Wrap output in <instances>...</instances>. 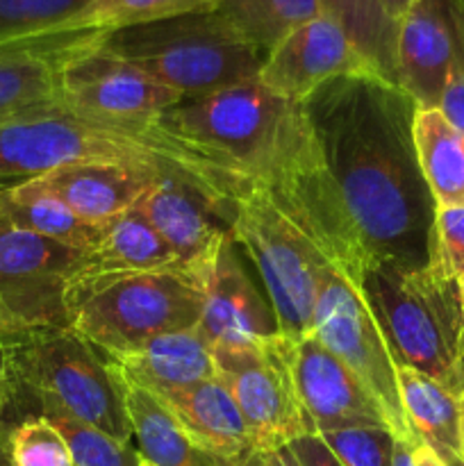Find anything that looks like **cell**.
I'll list each match as a JSON object with an SVG mask.
<instances>
[{"label":"cell","instance_id":"cell-1","mask_svg":"<svg viewBox=\"0 0 464 466\" xmlns=\"http://www.w3.org/2000/svg\"><path fill=\"white\" fill-rule=\"evenodd\" d=\"M303 105L368 259L428 267L437 205L414 148V100L364 73L328 82Z\"/></svg>","mask_w":464,"mask_h":466},{"label":"cell","instance_id":"cell-2","mask_svg":"<svg viewBox=\"0 0 464 466\" xmlns=\"http://www.w3.org/2000/svg\"><path fill=\"white\" fill-rule=\"evenodd\" d=\"M230 235L257 268L277 332L291 339L312 330L328 271L368 262L326 162L250 182L232 205Z\"/></svg>","mask_w":464,"mask_h":466},{"label":"cell","instance_id":"cell-3","mask_svg":"<svg viewBox=\"0 0 464 466\" xmlns=\"http://www.w3.org/2000/svg\"><path fill=\"white\" fill-rule=\"evenodd\" d=\"M76 164H118L176 176L207 196L227 223L237 196L253 182L218 155L173 135L157 118L148 123L103 121L59 105L0 123V185Z\"/></svg>","mask_w":464,"mask_h":466},{"label":"cell","instance_id":"cell-4","mask_svg":"<svg viewBox=\"0 0 464 466\" xmlns=\"http://www.w3.org/2000/svg\"><path fill=\"white\" fill-rule=\"evenodd\" d=\"M157 121L230 162L253 182H271L323 164L305 105L267 89L259 80L185 98Z\"/></svg>","mask_w":464,"mask_h":466},{"label":"cell","instance_id":"cell-5","mask_svg":"<svg viewBox=\"0 0 464 466\" xmlns=\"http://www.w3.org/2000/svg\"><path fill=\"white\" fill-rule=\"evenodd\" d=\"M7 350V396L0 428L27 405L45 403L68 417L132 441L130 419L107 358L71 328L36 332L3 344Z\"/></svg>","mask_w":464,"mask_h":466},{"label":"cell","instance_id":"cell-6","mask_svg":"<svg viewBox=\"0 0 464 466\" xmlns=\"http://www.w3.org/2000/svg\"><path fill=\"white\" fill-rule=\"evenodd\" d=\"M362 287L398 364L462 394L464 309L458 280H446L430 267L368 259Z\"/></svg>","mask_w":464,"mask_h":466},{"label":"cell","instance_id":"cell-7","mask_svg":"<svg viewBox=\"0 0 464 466\" xmlns=\"http://www.w3.org/2000/svg\"><path fill=\"white\" fill-rule=\"evenodd\" d=\"M98 44L182 98L257 80L264 62V55L212 7L107 32Z\"/></svg>","mask_w":464,"mask_h":466},{"label":"cell","instance_id":"cell-8","mask_svg":"<svg viewBox=\"0 0 464 466\" xmlns=\"http://www.w3.org/2000/svg\"><path fill=\"white\" fill-rule=\"evenodd\" d=\"M200 312L203 291L185 273H135L68 289V328L107 360L191 330Z\"/></svg>","mask_w":464,"mask_h":466},{"label":"cell","instance_id":"cell-9","mask_svg":"<svg viewBox=\"0 0 464 466\" xmlns=\"http://www.w3.org/2000/svg\"><path fill=\"white\" fill-rule=\"evenodd\" d=\"M362 268L339 262L328 271L318 289L309 335L317 337L371 391L396 440L419 441L400 403L398 360L364 294Z\"/></svg>","mask_w":464,"mask_h":466},{"label":"cell","instance_id":"cell-10","mask_svg":"<svg viewBox=\"0 0 464 466\" xmlns=\"http://www.w3.org/2000/svg\"><path fill=\"white\" fill-rule=\"evenodd\" d=\"M85 250L0 228V344L68 328V282Z\"/></svg>","mask_w":464,"mask_h":466},{"label":"cell","instance_id":"cell-11","mask_svg":"<svg viewBox=\"0 0 464 466\" xmlns=\"http://www.w3.org/2000/svg\"><path fill=\"white\" fill-rule=\"evenodd\" d=\"M214 371L232 396L253 449H282L314 426L296 391L282 335L241 346H214Z\"/></svg>","mask_w":464,"mask_h":466},{"label":"cell","instance_id":"cell-12","mask_svg":"<svg viewBox=\"0 0 464 466\" xmlns=\"http://www.w3.org/2000/svg\"><path fill=\"white\" fill-rule=\"evenodd\" d=\"M98 41L100 36L64 62L62 105L68 112L103 121L148 123L185 100L130 62L100 48Z\"/></svg>","mask_w":464,"mask_h":466},{"label":"cell","instance_id":"cell-13","mask_svg":"<svg viewBox=\"0 0 464 466\" xmlns=\"http://www.w3.org/2000/svg\"><path fill=\"white\" fill-rule=\"evenodd\" d=\"M282 349L298 399L314 431L389 428V421L371 391L317 337L309 332L296 339L282 335Z\"/></svg>","mask_w":464,"mask_h":466},{"label":"cell","instance_id":"cell-14","mask_svg":"<svg viewBox=\"0 0 464 466\" xmlns=\"http://www.w3.org/2000/svg\"><path fill=\"white\" fill-rule=\"evenodd\" d=\"M364 73H373V68L348 35L330 16L318 14L294 27L264 55L257 80L285 98L305 103L328 82Z\"/></svg>","mask_w":464,"mask_h":466},{"label":"cell","instance_id":"cell-15","mask_svg":"<svg viewBox=\"0 0 464 466\" xmlns=\"http://www.w3.org/2000/svg\"><path fill=\"white\" fill-rule=\"evenodd\" d=\"M458 0H417L398 18L396 80L417 107H439L462 44Z\"/></svg>","mask_w":464,"mask_h":466},{"label":"cell","instance_id":"cell-16","mask_svg":"<svg viewBox=\"0 0 464 466\" xmlns=\"http://www.w3.org/2000/svg\"><path fill=\"white\" fill-rule=\"evenodd\" d=\"M136 209L166 241L182 271L200 287L218 248L230 237V223L217 205L189 182L159 176L141 196Z\"/></svg>","mask_w":464,"mask_h":466},{"label":"cell","instance_id":"cell-17","mask_svg":"<svg viewBox=\"0 0 464 466\" xmlns=\"http://www.w3.org/2000/svg\"><path fill=\"white\" fill-rule=\"evenodd\" d=\"M203 312L198 330L214 346H241L264 341L277 335L271 305L264 300L257 287L246 273L235 250L232 235L218 248L200 280Z\"/></svg>","mask_w":464,"mask_h":466},{"label":"cell","instance_id":"cell-18","mask_svg":"<svg viewBox=\"0 0 464 466\" xmlns=\"http://www.w3.org/2000/svg\"><path fill=\"white\" fill-rule=\"evenodd\" d=\"M100 32H57L0 48V123L62 105V66Z\"/></svg>","mask_w":464,"mask_h":466},{"label":"cell","instance_id":"cell-19","mask_svg":"<svg viewBox=\"0 0 464 466\" xmlns=\"http://www.w3.org/2000/svg\"><path fill=\"white\" fill-rule=\"evenodd\" d=\"M157 177L153 171L118 164H76L30 180L57 196L82 221L96 228H107L118 217L135 209Z\"/></svg>","mask_w":464,"mask_h":466},{"label":"cell","instance_id":"cell-20","mask_svg":"<svg viewBox=\"0 0 464 466\" xmlns=\"http://www.w3.org/2000/svg\"><path fill=\"white\" fill-rule=\"evenodd\" d=\"M187 435L217 458L239 464L253 451V440L244 417L226 387L212 380L155 396Z\"/></svg>","mask_w":464,"mask_h":466},{"label":"cell","instance_id":"cell-21","mask_svg":"<svg viewBox=\"0 0 464 466\" xmlns=\"http://www.w3.org/2000/svg\"><path fill=\"white\" fill-rule=\"evenodd\" d=\"M166 271L185 273L166 241L135 208L105 228L96 248L85 253V259L73 273L68 289L107 278Z\"/></svg>","mask_w":464,"mask_h":466},{"label":"cell","instance_id":"cell-22","mask_svg":"<svg viewBox=\"0 0 464 466\" xmlns=\"http://www.w3.org/2000/svg\"><path fill=\"white\" fill-rule=\"evenodd\" d=\"M109 364L153 396L217 378L214 349L198 328L155 337Z\"/></svg>","mask_w":464,"mask_h":466},{"label":"cell","instance_id":"cell-23","mask_svg":"<svg viewBox=\"0 0 464 466\" xmlns=\"http://www.w3.org/2000/svg\"><path fill=\"white\" fill-rule=\"evenodd\" d=\"M112 371L116 376L123 405H126L127 419H130L132 440L136 441V451L146 462L153 466H239L237 462L217 458L203 446L196 444L187 435L185 428L150 391L127 380L114 367Z\"/></svg>","mask_w":464,"mask_h":466},{"label":"cell","instance_id":"cell-24","mask_svg":"<svg viewBox=\"0 0 464 466\" xmlns=\"http://www.w3.org/2000/svg\"><path fill=\"white\" fill-rule=\"evenodd\" d=\"M0 218L5 226L35 232L85 253L96 248L105 230L82 221L66 203L32 180L0 187Z\"/></svg>","mask_w":464,"mask_h":466},{"label":"cell","instance_id":"cell-25","mask_svg":"<svg viewBox=\"0 0 464 466\" xmlns=\"http://www.w3.org/2000/svg\"><path fill=\"white\" fill-rule=\"evenodd\" d=\"M414 148L437 208H464V132L439 107H417Z\"/></svg>","mask_w":464,"mask_h":466},{"label":"cell","instance_id":"cell-26","mask_svg":"<svg viewBox=\"0 0 464 466\" xmlns=\"http://www.w3.org/2000/svg\"><path fill=\"white\" fill-rule=\"evenodd\" d=\"M396 378L403 412L419 440L439 455H459V396L405 364L396 367Z\"/></svg>","mask_w":464,"mask_h":466},{"label":"cell","instance_id":"cell-27","mask_svg":"<svg viewBox=\"0 0 464 466\" xmlns=\"http://www.w3.org/2000/svg\"><path fill=\"white\" fill-rule=\"evenodd\" d=\"M318 5L321 14L339 23L373 73L398 86L396 80L398 21L385 12L380 0H318Z\"/></svg>","mask_w":464,"mask_h":466},{"label":"cell","instance_id":"cell-28","mask_svg":"<svg viewBox=\"0 0 464 466\" xmlns=\"http://www.w3.org/2000/svg\"><path fill=\"white\" fill-rule=\"evenodd\" d=\"M209 7L262 55L294 27L321 14L318 0H209Z\"/></svg>","mask_w":464,"mask_h":466},{"label":"cell","instance_id":"cell-29","mask_svg":"<svg viewBox=\"0 0 464 466\" xmlns=\"http://www.w3.org/2000/svg\"><path fill=\"white\" fill-rule=\"evenodd\" d=\"M27 414H41L48 419L59 432H62L64 441H66L68 451H71L73 464L76 466H139L141 453L132 441H118L109 437L107 432L98 431V428L82 423L77 419L68 417L62 410L53 408L45 403L27 405L14 421L27 417ZM12 421V423H14ZM7 428V426H5Z\"/></svg>","mask_w":464,"mask_h":466},{"label":"cell","instance_id":"cell-30","mask_svg":"<svg viewBox=\"0 0 464 466\" xmlns=\"http://www.w3.org/2000/svg\"><path fill=\"white\" fill-rule=\"evenodd\" d=\"M203 7H209V0H89V5L68 23L66 32L86 30L107 35Z\"/></svg>","mask_w":464,"mask_h":466},{"label":"cell","instance_id":"cell-31","mask_svg":"<svg viewBox=\"0 0 464 466\" xmlns=\"http://www.w3.org/2000/svg\"><path fill=\"white\" fill-rule=\"evenodd\" d=\"M89 0H0V48L66 32Z\"/></svg>","mask_w":464,"mask_h":466},{"label":"cell","instance_id":"cell-32","mask_svg":"<svg viewBox=\"0 0 464 466\" xmlns=\"http://www.w3.org/2000/svg\"><path fill=\"white\" fill-rule=\"evenodd\" d=\"M3 432L14 466H76L62 432L41 414H27Z\"/></svg>","mask_w":464,"mask_h":466},{"label":"cell","instance_id":"cell-33","mask_svg":"<svg viewBox=\"0 0 464 466\" xmlns=\"http://www.w3.org/2000/svg\"><path fill=\"white\" fill-rule=\"evenodd\" d=\"M344 466H391L396 435L389 428H344L317 432Z\"/></svg>","mask_w":464,"mask_h":466},{"label":"cell","instance_id":"cell-34","mask_svg":"<svg viewBox=\"0 0 464 466\" xmlns=\"http://www.w3.org/2000/svg\"><path fill=\"white\" fill-rule=\"evenodd\" d=\"M428 267L446 280L464 273V208H437Z\"/></svg>","mask_w":464,"mask_h":466},{"label":"cell","instance_id":"cell-35","mask_svg":"<svg viewBox=\"0 0 464 466\" xmlns=\"http://www.w3.org/2000/svg\"><path fill=\"white\" fill-rule=\"evenodd\" d=\"M439 109L455 127H459V130L464 132V21L462 44H459L458 59H455V66L444 86V94H441Z\"/></svg>","mask_w":464,"mask_h":466},{"label":"cell","instance_id":"cell-36","mask_svg":"<svg viewBox=\"0 0 464 466\" xmlns=\"http://www.w3.org/2000/svg\"><path fill=\"white\" fill-rule=\"evenodd\" d=\"M287 449L291 451V455H294L298 466H344L317 432L298 437Z\"/></svg>","mask_w":464,"mask_h":466},{"label":"cell","instance_id":"cell-37","mask_svg":"<svg viewBox=\"0 0 464 466\" xmlns=\"http://www.w3.org/2000/svg\"><path fill=\"white\" fill-rule=\"evenodd\" d=\"M239 466H298L287 446L282 449H253Z\"/></svg>","mask_w":464,"mask_h":466},{"label":"cell","instance_id":"cell-38","mask_svg":"<svg viewBox=\"0 0 464 466\" xmlns=\"http://www.w3.org/2000/svg\"><path fill=\"white\" fill-rule=\"evenodd\" d=\"M412 466H449L439 453L426 441H417L412 446Z\"/></svg>","mask_w":464,"mask_h":466},{"label":"cell","instance_id":"cell-39","mask_svg":"<svg viewBox=\"0 0 464 466\" xmlns=\"http://www.w3.org/2000/svg\"><path fill=\"white\" fill-rule=\"evenodd\" d=\"M421 441V440H419ZM417 441H403L396 440V449H394V464L391 466H412V446Z\"/></svg>","mask_w":464,"mask_h":466},{"label":"cell","instance_id":"cell-40","mask_svg":"<svg viewBox=\"0 0 464 466\" xmlns=\"http://www.w3.org/2000/svg\"><path fill=\"white\" fill-rule=\"evenodd\" d=\"M380 3H382V7H385V12L389 14L394 21H398V18L403 16V14L408 12V9L412 7L417 0H380Z\"/></svg>","mask_w":464,"mask_h":466},{"label":"cell","instance_id":"cell-41","mask_svg":"<svg viewBox=\"0 0 464 466\" xmlns=\"http://www.w3.org/2000/svg\"><path fill=\"white\" fill-rule=\"evenodd\" d=\"M7 378H9V369H7V350H5V346L0 344V414H3V408H5V396H7Z\"/></svg>","mask_w":464,"mask_h":466},{"label":"cell","instance_id":"cell-42","mask_svg":"<svg viewBox=\"0 0 464 466\" xmlns=\"http://www.w3.org/2000/svg\"><path fill=\"white\" fill-rule=\"evenodd\" d=\"M459 458L464 460V391L459 394Z\"/></svg>","mask_w":464,"mask_h":466},{"label":"cell","instance_id":"cell-43","mask_svg":"<svg viewBox=\"0 0 464 466\" xmlns=\"http://www.w3.org/2000/svg\"><path fill=\"white\" fill-rule=\"evenodd\" d=\"M0 466H14L12 460H9L7 446H5V432H3V428H0Z\"/></svg>","mask_w":464,"mask_h":466},{"label":"cell","instance_id":"cell-44","mask_svg":"<svg viewBox=\"0 0 464 466\" xmlns=\"http://www.w3.org/2000/svg\"><path fill=\"white\" fill-rule=\"evenodd\" d=\"M444 458V462L449 466H464V460L459 458V455H453V453H444L441 455Z\"/></svg>","mask_w":464,"mask_h":466},{"label":"cell","instance_id":"cell-45","mask_svg":"<svg viewBox=\"0 0 464 466\" xmlns=\"http://www.w3.org/2000/svg\"><path fill=\"white\" fill-rule=\"evenodd\" d=\"M458 285H459V299H462V309H464V273H462V276H459Z\"/></svg>","mask_w":464,"mask_h":466},{"label":"cell","instance_id":"cell-46","mask_svg":"<svg viewBox=\"0 0 464 466\" xmlns=\"http://www.w3.org/2000/svg\"><path fill=\"white\" fill-rule=\"evenodd\" d=\"M139 466H153V464H150V462H146V460L141 458V464H139Z\"/></svg>","mask_w":464,"mask_h":466},{"label":"cell","instance_id":"cell-47","mask_svg":"<svg viewBox=\"0 0 464 466\" xmlns=\"http://www.w3.org/2000/svg\"><path fill=\"white\" fill-rule=\"evenodd\" d=\"M458 3H459V5H462V7H464V0H458Z\"/></svg>","mask_w":464,"mask_h":466},{"label":"cell","instance_id":"cell-48","mask_svg":"<svg viewBox=\"0 0 464 466\" xmlns=\"http://www.w3.org/2000/svg\"><path fill=\"white\" fill-rule=\"evenodd\" d=\"M0 187H3V185H0ZM0 228H3V218H0Z\"/></svg>","mask_w":464,"mask_h":466}]
</instances>
